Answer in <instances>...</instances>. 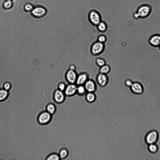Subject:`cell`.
Listing matches in <instances>:
<instances>
[{
  "instance_id": "6da1fadb",
  "label": "cell",
  "mask_w": 160,
  "mask_h": 160,
  "mask_svg": "<svg viewBox=\"0 0 160 160\" xmlns=\"http://www.w3.org/2000/svg\"><path fill=\"white\" fill-rule=\"evenodd\" d=\"M151 10V7L149 5H142L139 7L136 12L134 13V16L136 18L146 17L149 14Z\"/></svg>"
},
{
  "instance_id": "7a4b0ae2",
  "label": "cell",
  "mask_w": 160,
  "mask_h": 160,
  "mask_svg": "<svg viewBox=\"0 0 160 160\" xmlns=\"http://www.w3.org/2000/svg\"><path fill=\"white\" fill-rule=\"evenodd\" d=\"M52 118V115L45 110L39 114L37 120L40 124L46 125L50 123Z\"/></svg>"
},
{
  "instance_id": "3957f363",
  "label": "cell",
  "mask_w": 160,
  "mask_h": 160,
  "mask_svg": "<svg viewBox=\"0 0 160 160\" xmlns=\"http://www.w3.org/2000/svg\"><path fill=\"white\" fill-rule=\"evenodd\" d=\"M66 96L64 92L58 89L54 91L53 95V99L55 103L58 104H61L64 101Z\"/></svg>"
},
{
  "instance_id": "277c9868",
  "label": "cell",
  "mask_w": 160,
  "mask_h": 160,
  "mask_svg": "<svg viewBox=\"0 0 160 160\" xmlns=\"http://www.w3.org/2000/svg\"><path fill=\"white\" fill-rule=\"evenodd\" d=\"M78 74L76 71L68 69L65 74V78L69 83L75 84Z\"/></svg>"
},
{
  "instance_id": "5b68a950",
  "label": "cell",
  "mask_w": 160,
  "mask_h": 160,
  "mask_svg": "<svg viewBox=\"0 0 160 160\" xmlns=\"http://www.w3.org/2000/svg\"><path fill=\"white\" fill-rule=\"evenodd\" d=\"M158 133L157 131L152 130L147 134L145 138V141L149 144L155 143L158 140Z\"/></svg>"
},
{
  "instance_id": "8992f818",
  "label": "cell",
  "mask_w": 160,
  "mask_h": 160,
  "mask_svg": "<svg viewBox=\"0 0 160 160\" xmlns=\"http://www.w3.org/2000/svg\"><path fill=\"white\" fill-rule=\"evenodd\" d=\"M96 80L100 86L103 87L107 84L109 81V78L107 74L99 73L96 76Z\"/></svg>"
},
{
  "instance_id": "52a82bcc",
  "label": "cell",
  "mask_w": 160,
  "mask_h": 160,
  "mask_svg": "<svg viewBox=\"0 0 160 160\" xmlns=\"http://www.w3.org/2000/svg\"><path fill=\"white\" fill-rule=\"evenodd\" d=\"M77 85L75 84L69 83L64 92L66 96L71 97L76 94Z\"/></svg>"
},
{
  "instance_id": "ba28073f",
  "label": "cell",
  "mask_w": 160,
  "mask_h": 160,
  "mask_svg": "<svg viewBox=\"0 0 160 160\" xmlns=\"http://www.w3.org/2000/svg\"><path fill=\"white\" fill-rule=\"evenodd\" d=\"M89 18L91 22L94 25H97L101 22L100 15L95 11L93 10L90 11L89 14Z\"/></svg>"
},
{
  "instance_id": "9c48e42d",
  "label": "cell",
  "mask_w": 160,
  "mask_h": 160,
  "mask_svg": "<svg viewBox=\"0 0 160 160\" xmlns=\"http://www.w3.org/2000/svg\"><path fill=\"white\" fill-rule=\"evenodd\" d=\"M104 48L103 44L98 41L94 43L91 48L92 53L94 55H97L100 54L103 50Z\"/></svg>"
},
{
  "instance_id": "30bf717a",
  "label": "cell",
  "mask_w": 160,
  "mask_h": 160,
  "mask_svg": "<svg viewBox=\"0 0 160 160\" xmlns=\"http://www.w3.org/2000/svg\"><path fill=\"white\" fill-rule=\"evenodd\" d=\"M84 85L87 92L95 93L96 90V85L92 79H89Z\"/></svg>"
},
{
  "instance_id": "8fae6325",
  "label": "cell",
  "mask_w": 160,
  "mask_h": 160,
  "mask_svg": "<svg viewBox=\"0 0 160 160\" xmlns=\"http://www.w3.org/2000/svg\"><path fill=\"white\" fill-rule=\"evenodd\" d=\"M46 13V9L41 6H38L34 8L31 11L32 15L37 18H40L43 16Z\"/></svg>"
},
{
  "instance_id": "7c38bea8",
  "label": "cell",
  "mask_w": 160,
  "mask_h": 160,
  "mask_svg": "<svg viewBox=\"0 0 160 160\" xmlns=\"http://www.w3.org/2000/svg\"><path fill=\"white\" fill-rule=\"evenodd\" d=\"M89 79V75L86 72H82L77 75L75 84L77 85H84Z\"/></svg>"
},
{
  "instance_id": "4fadbf2b",
  "label": "cell",
  "mask_w": 160,
  "mask_h": 160,
  "mask_svg": "<svg viewBox=\"0 0 160 160\" xmlns=\"http://www.w3.org/2000/svg\"><path fill=\"white\" fill-rule=\"evenodd\" d=\"M130 88L132 92L136 94H141L143 92L144 89L142 85L138 82H133Z\"/></svg>"
},
{
  "instance_id": "5bb4252c",
  "label": "cell",
  "mask_w": 160,
  "mask_h": 160,
  "mask_svg": "<svg viewBox=\"0 0 160 160\" xmlns=\"http://www.w3.org/2000/svg\"><path fill=\"white\" fill-rule=\"evenodd\" d=\"M57 108L56 105L52 103H50L47 104L45 108L46 111L52 115L56 113Z\"/></svg>"
},
{
  "instance_id": "9a60e30c",
  "label": "cell",
  "mask_w": 160,
  "mask_h": 160,
  "mask_svg": "<svg viewBox=\"0 0 160 160\" xmlns=\"http://www.w3.org/2000/svg\"><path fill=\"white\" fill-rule=\"evenodd\" d=\"M85 99L88 103H92L96 100V97L94 93L87 92L85 94Z\"/></svg>"
},
{
  "instance_id": "2e32d148",
  "label": "cell",
  "mask_w": 160,
  "mask_h": 160,
  "mask_svg": "<svg viewBox=\"0 0 160 160\" xmlns=\"http://www.w3.org/2000/svg\"><path fill=\"white\" fill-rule=\"evenodd\" d=\"M58 154L61 160H65L68 156L69 151L67 149L63 148L60 150Z\"/></svg>"
},
{
  "instance_id": "e0dca14e",
  "label": "cell",
  "mask_w": 160,
  "mask_h": 160,
  "mask_svg": "<svg viewBox=\"0 0 160 160\" xmlns=\"http://www.w3.org/2000/svg\"><path fill=\"white\" fill-rule=\"evenodd\" d=\"M110 70L111 67L110 66L106 64L100 67L99 69V73L107 75L110 72Z\"/></svg>"
},
{
  "instance_id": "ac0fdd59",
  "label": "cell",
  "mask_w": 160,
  "mask_h": 160,
  "mask_svg": "<svg viewBox=\"0 0 160 160\" xmlns=\"http://www.w3.org/2000/svg\"><path fill=\"white\" fill-rule=\"evenodd\" d=\"M9 95V91L2 88L0 89V101H4L6 99Z\"/></svg>"
},
{
  "instance_id": "d6986e66",
  "label": "cell",
  "mask_w": 160,
  "mask_h": 160,
  "mask_svg": "<svg viewBox=\"0 0 160 160\" xmlns=\"http://www.w3.org/2000/svg\"><path fill=\"white\" fill-rule=\"evenodd\" d=\"M150 43L152 45L157 46L160 45V36L155 35L152 37L150 40Z\"/></svg>"
},
{
  "instance_id": "ffe728a7",
  "label": "cell",
  "mask_w": 160,
  "mask_h": 160,
  "mask_svg": "<svg viewBox=\"0 0 160 160\" xmlns=\"http://www.w3.org/2000/svg\"><path fill=\"white\" fill-rule=\"evenodd\" d=\"M87 92L84 85L77 86L76 94L80 96L85 95Z\"/></svg>"
},
{
  "instance_id": "44dd1931",
  "label": "cell",
  "mask_w": 160,
  "mask_h": 160,
  "mask_svg": "<svg viewBox=\"0 0 160 160\" xmlns=\"http://www.w3.org/2000/svg\"><path fill=\"white\" fill-rule=\"evenodd\" d=\"M61 160L58 153H53L49 154L46 158V160Z\"/></svg>"
},
{
  "instance_id": "7402d4cb",
  "label": "cell",
  "mask_w": 160,
  "mask_h": 160,
  "mask_svg": "<svg viewBox=\"0 0 160 160\" xmlns=\"http://www.w3.org/2000/svg\"><path fill=\"white\" fill-rule=\"evenodd\" d=\"M148 149L149 151L151 153H156L158 150V147L157 146L155 143L149 144Z\"/></svg>"
},
{
  "instance_id": "603a6c76",
  "label": "cell",
  "mask_w": 160,
  "mask_h": 160,
  "mask_svg": "<svg viewBox=\"0 0 160 160\" xmlns=\"http://www.w3.org/2000/svg\"><path fill=\"white\" fill-rule=\"evenodd\" d=\"M97 25L98 28L100 31H104L107 29V25L104 22L101 21Z\"/></svg>"
},
{
  "instance_id": "cb8c5ba5",
  "label": "cell",
  "mask_w": 160,
  "mask_h": 160,
  "mask_svg": "<svg viewBox=\"0 0 160 160\" xmlns=\"http://www.w3.org/2000/svg\"><path fill=\"white\" fill-rule=\"evenodd\" d=\"M95 62L97 65L99 67H101L106 64L105 60L101 58H97L95 60Z\"/></svg>"
},
{
  "instance_id": "d4e9b609",
  "label": "cell",
  "mask_w": 160,
  "mask_h": 160,
  "mask_svg": "<svg viewBox=\"0 0 160 160\" xmlns=\"http://www.w3.org/2000/svg\"><path fill=\"white\" fill-rule=\"evenodd\" d=\"M13 3L11 0H7L4 3L3 6L5 9H8L11 7Z\"/></svg>"
},
{
  "instance_id": "484cf974",
  "label": "cell",
  "mask_w": 160,
  "mask_h": 160,
  "mask_svg": "<svg viewBox=\"0 0 160 160\" xmlns=\"http://www.w3.org/2000/svg\"><path fill=\"white\" fill-rule=\"evenodd\" d=\"M66 86L65 83L63 82H60L57 85V89L61 91L64 92Z\"/></svg>"
},
{
  "instance_id": "4316f807",
  "label": "cell",
  "mask_w": 160,
  "mask_h": 160,
  "mask_svg": "<svg viewBox=\"0 0 160 160\" xmlns=\"http://www.w3.org/2000/svg\"><path fill=\"white\" fill-rule=\"evenodd\" d=\"M12 86L11 83L9 82H5L3 85V88L6 90L9 91L11 88Z\"/></svg>"
},
{
  "instance_id": "83f0119b",
  "label": "cell",
  "mask_w": 160,
  "mask_h": 160,
  "mask_svg": "<svg viewBox=\"0 0 160 160\" xmlns=\"http://www.w3.org/2000/svg\"><path fill=\"white\" fill-rule=\"evenodd\" d=\"M24 10L27 11H31L34 8L33 6L30 4H27L24 6Z\"/></svg>"
},
{
  "instance_id": "f1b7e54d",
  "label": "cell",
  "mask_w": 160,
  "mask_h": 160,
  "mask_svg": "<svg viewBox=\"0 0 160 160\" xmlns=\"http://www.w3.org/2000/svg\"><path fill=\"white\" fill-rule=\"evenodd\" d=\"M98 40L99 42L103 44L106 41L107 38L105 36L101 35L99 37Z\"/></svg>"
},
{
  "instance_id": "f546056e",
  "label": "cell",
  "mask_w": 160,
  "mask_h": 160,
  "mask_svg": "<svg viewBox=\"0 0 160 160\" xmlns=\"http://www.w3.org/2000/svg\"><path fill=\"white\" fill-rule=\"evenodd\" d=\"M133 83V82L131 80L127 79L125 81L124 84L126 86L130 87L132 85Z\"/></svg>"
},
{
  "instance_id": "4dcf8cb0",
  "label": "cell",
  "mask_w": 160,
  "mask_h": 160,
  "mask_svg": "<svg viewBox=\"0 0 160 160\" xmlns=\"http://www.w3.org/2000/svg\"><path fill=\"white\" fill-rule=\"evenodd\" d=\"M76 66L73 65H71L70 66L69 68V69L73 71H76Z\"/></svg>"
},
{
  "instance_id": "1f68e13d",
  "label": "cell",
  "mask_w": 160,
  "mask_h": 160,
  "mask_svg": "<svg viewBox=\"0 0 160 160\" xmlns=\"http://www.w3.org/2000/svg\"></svg>"
},
{
  "instance_id": "d6a6232c",
  "label": "cell",
  "mask_w": 160,
  "mask_h": 160,
  "mask_svg": "<svg viewBox=\"0 0 160 160\" xmlns=\"http://www.w3.org/2000/svg\"></svg>"
}]
</instances>
